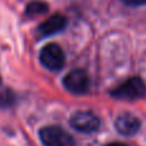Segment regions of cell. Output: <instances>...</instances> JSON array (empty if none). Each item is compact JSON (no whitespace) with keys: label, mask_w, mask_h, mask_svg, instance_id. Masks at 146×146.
Wrapping results in <instances>:
<instances>
[{"label":"cell","mask_w":146,"mask_h":146,"mask_svg":"<svg viewBox=\"0 0 146 146\" xmlns=\"http://www.w3.org/2000/svg\"><path fill=\"white\" fill-rule=\"evenodd\" d=\"M63 85L71 92L82 95V94H86L88 91L90 80H88L87 73L83 69H73L64 77Z\"/></svg>","instance_id":"cell-5"},{"label":"cell","mask_w":146,"mask_h":146,"mask_svg":"<svg viewBox=\"0 0 146 146\" xmlns=\"http://www.w3.org/2000/svg\"><path fill=\"white\" fill-rule=\"evenodd\" d=\"M67 26V18L62 14H54L42 22L38 27V32L42 36H51L63 31Z\"/></svg>","instance_id":"cell-7"},{"label":"cell","mask_w":146,"mask_h":146,"mask_svg":"<svg viewBox=\"0 0 146 146\" xmlns=\"http://www.w3.org/2000/svg\"><path fill=\"white\" fill-rule=\"evenodd\" d=\"M13 103H14V95L12 94V91H0V108H8Z\"/></svg>","instance_id":"cell-9"},{"label":"cell","mask_w":146,"mask_h":146,"mask_svg":"<svg viewBox=\"0 0 146 146\" xmlns=\"http://www.w3.org/2000/svg\"><path fill=\"white\" fill-rule=\"evenodd\" d=\"M128 7H142L146 5V0H122Z\"/></svg>","instance_id":"cell-10"},{"label":"cell","mask_w":146,"mask_h":146,"mask_svg":"<svg viewBox=\"0 0 146 146\" xmlns=\"http://www.w3.org/2000/svg\"><path fill=\"white\" fill-rule=\"evenodd\" d=\"M146 95V85L140 77H131L119 85L114 91H111V96L119 100H140Z\"/></svg>","instance_id":"cell-1"},{"label":"cell","mask_w":146,"mask_h":146,"mask_svg":"<svg viewBox=\"0 0 146 146\" xmlns=\"http://www.w3.org/2000/svg\"><path fill=\"white\" fill-rule=\"evenodd\" d=\"M115 129L123 136H133L141 128V121L132 113H122L115 119Z\"/></svg>","instance_id":"cell-6"},{"label":"cell","mask_w":146,"mask_h":146,"mask_svg":"<svg viewBox=\"0 0 146 146\" xmlns=\"http://www.w3.org/2000/svg\"><path fill=\"white\" fill-rule=\"evenodd\" d=\"M106 146H128V145L123 144V142H111V144H108Z\"/></svg>","instance_id":"cell-11"},{"label":"cell","mask_w":146,"mask_h":146,"mask_svg":"<svg viewBox=\"0 0 146 146\" xmlns=\"http://www.w3.org/2000/svg\"><path fill=\"white\" fill-rule=\"evenodd\" d=\"M40 62L49 71H59L66 63V56L62 48L56 44H49L40 51Z\"/></svg>","instance_id":"cell-3"},{"label":"cell","mask_w":146,"mask_h":146,"mask_svg":"<svg viewBox=\"0 0 146 146\" xmlns=\"http://www.w3.org/2000/svg\"><path fill=\"white\" fill-rule=\"evenodd\" d=\"M48 12V5L44 1L40 0H35V1H31L30 4L26 7V14L30 15V17H36V15H41L44 13Z\"/></svg>","instance_id":"cell-8"},{"label":"cell","mask_w":146,"mask_h":146,"mask_svg":"<svg viewBox=\"0 0 146 146\" xmlns=\"http://www.w3.org/2000/svg\"><path fill=\"white\" fill-rule=\"evenodd\" d=\"M71 126L82 133H92L100 127V119L91 111H77L71 117Z\"/></svg>","instance_id":"cell-4"},{"label":"cell","mask_w":146,"mask_h":146,"mask_svg":"<svg viewBox=\"0 0 146 146\" xmlns=\"http://www.w3.org/2000/svg\"><path fill=\"white\" fill-rule=\"evenodd\" d=\"M40 139L45 146H74V140L66 129L56 126L44 127Z\"/></svg>","instance_id":"cell-2"}]
</instances>
